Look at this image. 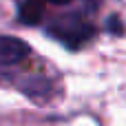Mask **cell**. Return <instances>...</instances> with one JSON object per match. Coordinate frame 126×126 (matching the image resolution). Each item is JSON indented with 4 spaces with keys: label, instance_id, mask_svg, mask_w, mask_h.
I'll list each match as a JSON object with an SVG mask.
<instances>
[{
    "label": "cell",
    "instance_id": "4",
    "mask_svg": "<svg viewBox=\"0 0 126 126\" xmlns=\"http://www.w3.org/2000/svg\"><path fill=\"white\" fill-rule=\"evenodd\" d=\"M47 2H51V4H66V2H71V0H47Z\"/></svg>",
    "mask_w": 126,
    "mask_h": 126
},
{
    "label": "cell",
    "instance_id": "2",
    "mask_svg": "<svg viewBox=\"0 0 126 126\" xmlns=\"http://www.w3.org/2000/svg\"><path fill=\"white\" fill-rule=\"evenodd\" d=\"M31 49L27 42L11 38V35H0V66H13L20 64L29 58Z\"/></svg>",
    "mask_w": 126,
    "mask_h": 126
},
{
    "label": "cell",
    "instance_id": "3",
    "mask_svg": "<svg viewBox=\"0 0 126 126\" xmlns=\"http://www.w3.org/2000/svg\"><path fill=\"white\" fill-rule=\"evenodd\" d=\"M20 22L24 24H38L40 18H42V2L38 0H24L20 4Z\"/></svg>",
    "mask_w": 126,
    "mask_h": 126
},
{
    "label": "cell",
    "instance_id": "1",
    "mask_svg": "<svg viewBox=\"0 0 126 126\" xmlns=\"http://www.w3.org/2000/svg\"><path fill=\"white\" fill-rule=\"evenodd\" d=\"M47 33L51 38H55L58 42H62L69 49H82L84 44H89L95 38V27L86 16L80 13H64V16H55L49 24H47Z\"/></svg>",
    "mask_w": 126,
    "mask_h": 126
}]
</instances>
